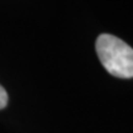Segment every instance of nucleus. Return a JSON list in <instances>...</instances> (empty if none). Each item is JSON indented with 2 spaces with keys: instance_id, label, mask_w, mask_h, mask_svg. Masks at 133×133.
I'll list each match as a JSON object with an SVG mask.
<instances>
[{
  "instance_id": "nucleus-1",
  "label": "nucleus",
  "mask_w": 133,
  "mask_h": 133,
  "mask_svg": "<svg viewBox=\"0 0 133 133\" xmlns=\"http://www.w3.org/2000/svg\"><path fill=\"white\" fill-rule=\"evenodd\" d=\"M96 52L101 64L111 75L133 78V48L122 39L104 33L96 39Z\"/></svg>"
},
{
  "instance_id": "nucleus-2",
  "label": "nucleus",
  "mask_w": 133,
  "mask_h": 133,
  "mask_svg": "<svg viewBox=\"0 0 133 133\" xmlns=\"http://www.w3.org/2000/svg\"><path fill=\"white\" fill-rule=\"evenodd\" d=\"M6 105H8V94L4 88L0 85V110L4 109Z\"/></svg>"
}]
</instances>
